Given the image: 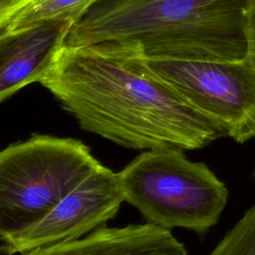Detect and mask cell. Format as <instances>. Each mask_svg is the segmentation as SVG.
<instances>
[{"mask_svg":"<svg viewBox=\"0 0 255 255\" xmlns=\"http://www.w3.org/2000/svg\"><path fill=\"white\" fill-rule=\"evenodd\" d=\"M37 1H40V0H26V1L24 2V4L21 6L20 9H22L23 7H26V6H28V5L32 4V3H35V2H37ZM20 9H19V10H20ZM17 11H18V10H17ZM17 11H16V12H17ZM16 12H15V13H16Z\"/></svg>","mask_w":255,"mask_h":255,"instance_id":"7c38bea8","label":"cell"},{"mask_svg":"<svg viewBox=\"0 0 255 255\" xmlns=\"http://www.w3.org/2000/svg\"><path fill=\"white\" fill-rule=\"evenodd\" d=\"M26 0H0V26L3 25Z\"/></svg>","mask_w":255,"mask_h":255,"instance_id":"8fae6325","label":"cell"},{"mask_svg":"<svg viewBox=\"0 0 255 255\" xmlns=\"http://www.w3.org/2000/svg\"><path fill=\"white\" fill-rule=\"evenodd\" d=\"M21 255H188L170 229L150 223L106 225L88 235L27 251Z\"/></svg>","mask_w":255,"mask_h":255,"instance_id":"ba28073f","label":"cell"},{"mask_svg":"<svg viewBox=\"0 0 255 255\" xmlns=\"http://www.w3.org/2000/svg\"><path fill=\"white\" fill-rule=\"evenodd\" d=\"M247 40H248V47H247V60L253 70L255 75V10L253 11L249 24H248V31H247Z\"/></svg>","mask_w":255,"mask_h":255,"instance_id":"30bf717a","label":"cell"},{"mask_svg":"<svg viewBox=\"0 0 255 255\" xmlns=\"http://www.w3.org/2000/svg\"><path fill=\"white\" fill-rule=\"evenodd\" d=\"M175 148L144 150L120 172L124 201L147 223L203 234L223 212L228 189L204 163Z\"/></svg>","mask_w":255,"mask_h":255,"instance_id":"3957f363","label":"cell"},{"mask_svg":"<svg viewBox=\"0 0 255 255\" xmlns=\"http://www.w3.org/2000/svg\"><path fill=\"white\" fill-rule=\"evenodd\" d=\"M254 175H255V170H254Z\"/></svg>","mask_w":255,"mask_h":255,"instance_id":"4fadbf2b","label":"cell"},{"mask_svg":"<svg viewBox=\"0 0 255 255\" xmlns=\"http://www.w3.org/2000/svg\"><path fill=\"white\" fill-rule=\"evenodd\" d=\"M124 202L118 172L101 164L38 221L1 241L5 255L80 239L106 225Z\"/></svg>","mask_w":255,"mask_h":255,"instance_id":"8992f818","label":"cell"},{"mask_svg":"<svg viewBox=\"0 0 255 255\" xmlns=\"http://www.w3.org/2000/svg\"><path fill=\"white\" fill-rule=\"evenodd\" d=\"M38 83L82 129L126 148L195 150L223 136L154 75L135 44H64Z\"/></svg>","mask_w":255,"mask_h":255,"instance_id":"6da1fadb","label":"cell"},{"mask_svg":"<svg viewBox=\"0 0 255 255\" xmlns=\"http://www.w3.org/2000/svg\"><path fill=\"white\" fill-rule=\"evenodd\" d=\"M99 0H40L14 13L3 25L1 33H10L46 20L75 23Z\"/></svg>","mask_w":255,"mask_h":255,"instance_id":"9c48e42d","label":"cell"},{"mask_svg":"<svg viewBox=\"0 0 255 255\" xmlns=\"http://www.w3.org/2000/svg\"><path fill=\"white\" fill-rule=\"evenodd\" d=\"M254 10L255 0H99L65 44H135L149 60L241 61Z\"/></svg>","mask_w":255,"mask_h":255,"instance_id":"7a4b0ae2","label":"cell"},{"mask_svg":"<svg viewBox=\"0 0 255 255\" xmlns=\"http://www.w3.org/2000/svg\"><path fill=\"white\" fill-rule=\"evenodd\" d=\"M150 70L223 134L255 138V75L241 61L146 59Z\"/></svg>","mask_w":255,"mask_h":255,"instance_id":"5b68a950","label":"cell"},{"mask_svg":"<svg viewBox=\"0 0 255 255\" xmlns=\"http://www.w3.org/2000/svg\"><path fill=\"white\" fill-rule=\"evenodd\" d=\"M73 22L46 20L0 35V101L38 83L55 53L65 44Z\"/></svg>","mask_w":255,"mask_h":255,"instance_id":"52a82bcc","label":"cell"},{"mask_svg":"<svg viewBox=\"0 0 255 255\" xmlns=\"http://www.w3.org/2000/svg\"><path fill=\"white\" fill-rule=\"evenodd\" d=\"M102 163L83 141L34 134L0 152V239L23 231Z\"/></svg>","mask_w":255,"mask_h":255,"instance_id":"277c9868","label":"cell"}]
</instances>
